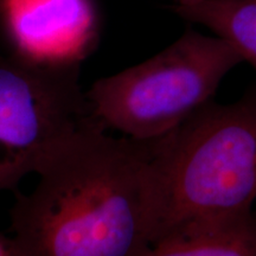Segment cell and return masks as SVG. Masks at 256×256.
<instances>
[{
	"mask_svg": "<svg viewBox=\"0 0 256 256\" xmlns=\"http://www.w3.org/2000/svg\"><path fill=\"white\" fill-rule=\"evenodd\" d=\"M92 0H5V52L46 63H80L96 40Z\"/></svg>",
	"mask_w": 256,
	"mask_h": 256,
	"instance_id": "obj_5",
	"label": "cell"
},
{
	"mask_svg": "<svg viewBox=\"0 0 256 256\" xmlns=\"http://www.w3.org/2000/svg\"><path fill=\"white\" fill-rule=\"evenodd\" d=\"M242 62L222 38L188 30L151 58L92 83L86 92L89 110L107 130L140 142L159 139L212 101Z\"/></svg>",
	"mask_w": 256,
	"mask_h": 256,
	"instance_id": "obj_3",
	"label": "cell"
},
{
	"mask_svg": "<svg viewBox=\"0 0 256 256\" xmlns=\"http://www.w3.org/2000/svg\"><path fill=\"white\" fill-rule=\"evenodd\" d=\"M144 256H256L255 214L172 232Z\"/></svg>",
	"mask_w": 256,
	"mask_h": 256,
	"instance_id": "obj_6",
	"label": "cell"
},
{
	"mask_svg": "<svg viewBox=\"0 0 256 256\" xmlns=\"http://www.w3.org/2000/svg\"><path fill=\"white\" fill-rule=\"evenodd\" d=\"M5 0H0V38H2V6H4ZM2 54V50H0Z\"/></svg>",
	"mask_w": 256,
	"mask_h": 256,
	"instance_id": "obj_9",
	"label": "cell"
},
{
	"mask_svg": "<svg viewBox=\"0 0 256 256\" xmlns=\"http://www.w3.org/2000/svg\"><path fill=\"white\" fill-rule=\"evenodd\" d=\"M80 63L0 54V192L17 191L92 119Z\"/></svg>",
	"mask_w": 256,
	"mask_h": 256,
	"instance_id": "obj_4",
	"label": "cell"
},
{
	"mask_svg": "<svg viewBox=\"0 0 256 256\" xmlns=\"http://www.w3.org/2000/svg\"><path fill=\"white\" fill-rule=\"evenodd\" d=\"M176 4H192V2H196L198 0H174Z\"/></svg>",
	"mask_w": 256,
	"mask_h": 256,
	"instance_id": "obj_10",
	"label": "cell"
},
{
	"mask_svg": "<svg viewBox=\"0 0 256 256\" xmlns=\"http://www.w3.org/2000/svg\"><path fill=\"white\" fill-rule=\"evenodd\" d=\"M0 256H25L14 238L0 234Z\"/></svg>",
	"mask_w": 256,
	"mask_h": 256,
	"instance_id": "obj_8",
	"label": "cell"
},
{
	"mask_svg": "<svg viewBox=\"0 0 256 256\" xmlns=\"http://www.w3.org/2000/svg\"><path fill=\"white\" fill-rule=\"evenodd\" d=\"M254 214H255V217H256V212H255V211H254Z\"/></svg>",
	"mask_w": 256,
	"mask_h": 256,
	"instance_id": "obj_11",
	"label": "cell"
},
{
	"mask_svg": "<svg viewBox=\"0 0 256 256\" xmlns=\"http://www.w3.org/2000/svg\"><path fill=\"white\" fill-rule=\"evenodd\" d=\"M170 10L190 23L210 28L256 72V0H198Z\"/></svg>",
	"mask_w": 256,
	"mask_h": 256,
	"instance_id": "obj_7",
	"label": "cell"
},
{
	"mask_svg": "<svg viewBox=\"0 0 256 256\" xmlns=\"http://www.w3.org/2000/svg\"><path fill=\"white\" fill-rule=\"evenodd\" d=\"M92 119L14 192L11 229L25 256H144L159 238L153 140L110 136Z\"/></svg>",
	"mask_w": 256,
	"mask_h": 256,
	"instance_id": "obj_1",
	"label": "cell"
},
{
	"mask_svg": "<svg viewBox=\"0 0 256 256\" xmlns=\"http://www.w3.org/2000/svg\"><path fill=\"white\" fill-rule=\"evenodd\" d=\"M159 238L254 212L256 87L228 104L210 101L153 140ZM156 241V242H158Z\"/></svg>",
	"mask_w": 256,
	"mask_h": 256,
	"instance_id": "obj_2",
	"label": "cell"
}]
</instances>
